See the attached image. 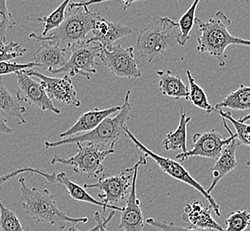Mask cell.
Masks as SVG:
<instances>
[{"label": "cell", "instance_id": "1", "mask_svg": "<svg viewBox=\"0 0 250 231\" xmlns=\"http://www.w3.org/2000/svg\"><path fill=\"white\" fill-rule=\"evenodd\" d=\"M195 23L199 26L200 36L197 39V52L208 54L217 60L220 68L226 66L228 58L225 50L230 45H242L250 47V41L230 35L228 27L231 20L223 11H217L209 20L204 21L195 18Z\"/></svg>", "mask_w": 250, "mask_h": 231}, {"label": "cell", "instance_id": "2", "mask_svg": "<svg viewBox=\"0 0 250 231\" xmlns=\"http://www.w3.org/2000/svg\"><path fill=\"white\" fill-rule=\"evenodd\" d=\"M18 182L21 206L36 223H47L64 229L68 224L86 223L88 221L86 217H70L60 210L54 194L47 189L30 188L26 184L24 177H21Z\"/></svg>", "mask_w": 250, "mask_h": 231}, {"label": "cell", "instance_id": "3", "mask_svg": "<svg viewBox=\"0 0 250 231\" xmlns=\"http://www.w3.org/2000/svg\"><path fill=\"white\" fill-rule=\"evenodd\" d=\"M130 95L131 91H127L124 99V103L121 106V110L114 117H110V116H108L104 120L102 121L99 126L95 127L94 130L83 135L59 139L55 141H45L44 143L45 150L61 146L70 145L78 142L90 143L104 151L114 150L116 143L123 136H125V128L127 127L126 124L130 119L129 113L132 109L129 101Z\"/></svg>", "mask_w": 250, "mask_h": 231}, {"label": "cell", "instance_id": "4", "mask_svg": "<svg viewBox=\"0 0 250 231\" xmlns=\"http://www.w3.org/2000/svg\"><path fill=\"white\" fill-rule=\"evenodd\" d=\"M96 14L89 10L87 6H76L73 2H70L65 18L58 28L52 30L45 37L32 32L29 38L39 42L49 41L65 50H70L88 39L87 35L93 30Z\"/></svg>", "mask_w": 250, "mask_h": 231}, {"label": "cell", "instance_id": "5", "mask_svg": "<svg viewBox=\"0 0 250 231\" xmlns=\"http://www.w3.org/2000/svg\"><path fill=\"white\" fill-rule=\"evenodd\" d=\"M180 30L178 22L168 17H153L149 25L137 37L136 48L149 63L178 45Z\"/></svg>", "mask_w": 250, "mask_h": 231}, {"label": "cell", "instance_id": "6", "mask_svg": "<svg viewBox=\"0 0 250 231\" xmlns=\"http://www.w3.org/2000/svg\"><path fill=\"white\" fill-rule=\"evenodd\" d=\"M125 136L128 139H130V141L135 144V148L140 151V153L144 154L147 157H150L159 166L160 170L165 173L166 174L170 176L176 181L189 185L198 191L206 200L209 203V206L212 208V211L215 212V215L217 217L221 216L220 206L216 203L215 198L208 193L207 189L202 186L199 181H196L194 178H192L190 173L185 169V166L175 160L165 156H160L147 149L142 142L135 138V135L128 129V127L125 128Z\"/></svg>", "mask_w": 250, "mask_h": 231}, {"label": "cell", "instance_id": "7", "mask_svg": "<svg viewBox=\"0 0 250 231\" xmlns=\"http://www.w3.org/2000/svg\"><path fill=\"white\" fill-rule=\"evenodd\" d=\"M77 153L70 158H62L55 155L51 160V165L61 164L71 166L76 173H84L88 178H97L104 171V161L109 155L113 154L114 150H101L90 143H76Z\"/></svg>", "mask_w": 250, "mask_h": 231}, {"label": "cell", "instance_id": "8", "mask_svg": "<svg viewBox=\"0 0 250 231\" xmlns=\"http://www.w3.org/2000/svg\"><path fill=\"white\" fill-rule=\"evenodd\" d=\"M102 48L103 46L99 43H88L87 40L72 47L70 49L71 56L70 59L53 74L58 75L65 73L70 77L80 75L85 77L86 80H90L91 75L97 72V67L99 66L97 58L100 57Z\"/></svg>", "mask_w": 250, "mask_h": 231}, {"label": "cell", "instance_id": "9", "mask_svg": "<svg viewBox=\"0 0 250 231\" xmlns=\"http://www.w3.org/2000/svg\"><path fill=\"white\" fill-rule=\"evenodd\" d=\"M99 59L106 69L117 77L135 79L143 76L133 46L125 48L122 45H115L110 49L103 47Z\"/></svg>", "mask_w": 250, "mask_h": 231}, {"label": "cell", "instance_id": "10", "mask_svg": "<svg viewBox=\"0 0 250 231\" xmlns=\"http://www.w3.org/2000/svg\"><path fill=\"white\" fill-rule=\"evenodd\" d=\"M223 125L225 126V130L229 133V137L225 139L219 132L215 129H211L205 133H195L192 136L193 147L190 151H187L185 153H181L176 155V159H181V161L187 160L190 157L199 156V157H205L212 160H216L218 156H220L221 152L223 151L224 147L228 144L234 137L235 134L230 131V127L227 125L226 120L222 117Z\"/></svg>", "mask_w": 250, "mask_h": 231}, {"label": "cell", "instance_id": "11", "mask_svg": "<svg viewBox=\"0 0 250 231\" xmlns=\"http://www.w3.org/2000/svg\"><path fill=\"white\" fill-rule=\"evenodd\" d=\"M135 166L126 168L116 175L104 174L95 183H85L84 189H98L103 191L98 197L106 205L118 206L121 200L127 197L130 192Z\"/></svg>", "mask_w": 250, "mask_h": 231}, {"label": "cell", "instance_id": "12", "mask_svg": "<svg viewBox=\"0 0 250 231\" xmlns=\"http://www.w3.org/2000/svg\"><path fill=\"white\" fill-rule=\"evenodd\" d=\"M15 76L18 87L15 96L17 101H24L40 111H50L55 115H60V110L55 107L40 82L33 80L26 74L25 71H19Z\"/></svg>", "mask_w": 250, "mask_h": 231}, {"label": "cell", "instance_id": "13", "mask_svg": "<svg viewBox=\"0 0 250 231\" xmlns=\"http://www.w3.org/2000/svg\"><path fill=\"white\" fill-rule=\"evenodd\" d=\"M146 159L147 156L141 153L139 160L135 165L130 192L126 198L125 206L123 207L120 215L119 228L124 231H142L145 227V220L141 209V201L136 195V181L138 169L140 166L146 165Z\"/></svg>", "mask_w": 250, "mask_h": 231}, {"label": "cell", "instance_id": "14", "mask_svg": "<svg viewBox=\"0 0 250 231\" xmlns=\"http://www.w3.org/2000/svg\"><path fill=\"white\" fill-rule=\"evenodd\" d=\"M25 72L27 75L40 79L41 85L44 86L47 96H49L52 101L55 100L61 103L74 106L77 108L81 105V102L77 98L75 87L69 76L64 75L62 77H52L31 70L25 71Z\"/></svg>", "mask_w": 250, "mask_h": 231}, {"label": "cell", "instance_id": "15", "mask_svg": "<svg viewBox=\"0 0 250 231\" xmlns=\"http://www.w3.org/2000/svg\"><path fill=\"white\" fill-rule=\"evenodd\" d=\"M92 32L94 36L87 39L88 43L96 42L99 43L104 48L110 49L116 41L131 35L133 33V30L130 27L120 22L106 20L105 18L102 17L100 13H97Z\"/></svg>", "mask_w": 250, "mask_h": 231}, {"label": "cell", "instance_id": "16", "mask_svg": "<svg viewBox=\"0 0 250 231\" xmlns=\"http://www.w3.org/2000/svg\"><path fill=\"white\" fill-rule=\"evenodd\" d=\"M182 220L190 223V227L199 230L225 231V229L212 216L210 206H204L200 200H193L185 207Z\"/></svg>", "mask_w": 250, "mask_h": 231}, {"label": "cell", "instance_id": "17", "mask_svg": "<svg viewBox=\"0 0 250 231\" xmlns=\"http://www.w3.org/2000/svg\"><path fill=\"white\" fill-rule=\"evenodd\" d=\"M240 142L237 140L236 135L231 141L224 147L223 151L221 152L220 156L215 160V164L212 167V174L213 180L211 182L210 186L207 190L208 193L210 194L214 191L215 187L220 182L225 176L230 172L233 171L238 166V162L236 158V152L240 148Z\"/></svg>", "mask_w": 250, "mask_h": 231}, {"label": "cell", "instance_id": "18", "mask_svg": "<svg viewBox=\"0 0 250 231\" xmlns=\"http://www.w3.org/2000/svg\"><path fill=\"white\" fill-rule=\"evenodd\" d=\"M120 110H121V106H114L104 110H99L97 108L92 109L90 111L85 112L80 116L78 121L70 127V129H68L65 132H62L59 135V138L60 139L68 138L71 136L83 135L94 130L95 127L99 126L102 121L104 120L108 116H111V114L119 112Z\"/></svg>", "mask_w": 250, "mask_h": 231}, {"label": "cell", "instance_id": "19", "mask_svg": "<svg viewBox=\"0 0 250 231\" xmlns=\"http://www.w3.org/2000/svg\"><path fill=\"white\" fill-rule=\"evenodd\" d=\"M40 46L33 56V62L43 71L54 73L66 63V51L49 41H40Z\"/></svg>", "mask_w": 250, "mask_h": 231}, {"label": "cell", "instance_id": "20", "mask_svg": "<svg viewBox=\"0 0 250 231\" xmlns=\"http://www.w3.org/2000/svg\"><path fill=\"white\" fill-rule=\"evenodd\" d=\"M159 77V88L164 96L173 98L175 100L185 99L189 101V87L179 76L174 75L172 71H157Z\"/></svg>", "mask_w": 250, "mask_h": 231}, {"label": "cell", "instance_id": "21", "mask_svg": "<svg viewBox=\"0 0 250 231\" xmlns=\"http://www.w3.org/2000/svg\"><path fill=\"white\" fill-rule=\"evenodd\" d=\"M55 182L65 187L70 197L76 201L84 202V203L91 204V205H94V206H100L104 209V212H105L106 209H110L112 211L120 212L123 210V207L110 206V205H106L102 201H98L97 199L94 198L93 196H91L90 194H88L86 192L85 189H84V187L80 186L79 184L70 181L69 177L67 176L64 172H61L59 173H55Z\"/></svg>", "mask_w": 250, "mask_h": 231}, {"label": "cell", "instance_id": "22", "mask_svg": "<svg viewBox=\"0 0 250 231\" xmlns=\"http://www.w3.org/2000/svg\"><path fill=\"white\" fill-rule=\"evenodd\" d=\"M180 121L175 131L168 133L162 141L163 149L166 151H182L185 153L187 150V126L191 120L190 116L185 113L184 107L180 108Z\"/></svg>", "mask_w": 250, "mask_h": 231}, {"label": "cell", "instance_id": "23", "mask_svg": "<svg viewBox=\"0 0 250 231\" xmlns=\"http://www.w3.org/2000/svg\"><path fill=\"white\" fill-rule=\"evenodd\" d=\"M215 110L229 109L234 111H249L250 110V86L244 85L231 92L228 96L214 106Z\"/></svg>", "mask_w": 250, "mask_h": 231}, {"label": "cell", "instance_id": "24", "mask_svg": "<svg viewBox=\"0 0 250 231\" xmlns=\"http://www.w3.org/2000/svg\"><path fill=\"white\" fill-rule=\"evenodd\" d=\"M0 111L4 112L11 117L18 119V125L25 124L23 114L26 113L24 106L21 105L19 101L6 89L3 78L0 77Z\"/></svg>", "mask_w": 250, "mask_h": 231}, {"label": "cell", "instance_id": "25", "mask_svg": "<svg viewBox=\"0 0 250 231\" xmlns=\"http://www.w3.org/2000/svg\"><path fill=\"white\" fill-rule=\"evenodd\" d=\"M186 75L189 82V101L201 111H205L206 115H209L214 111L215 108L211 105L205 91L197 84L190 71H186Z\"/></svg>", "mask_w": 250, "mask_h": 231}, {"label": "cell", "instance_id": "26", "mask_svg": "<svg viewBox=\"0 0 250 231\" xmlns=\"http://www.w3.org/2000/svg\"><path fill=\"white\" fill-rule=\"evenodd\" d=\"M70 2L71 0H64L53 13H51L50 15L42 18H35V19L32 18L28 20L43 23L44 30L40 36L45 37L47 34H49L52 30L58 28L61 23L63 21L65 18L66 12Z\"/></svg>", "mask_w": 250, "mask_h": 231}, {"label": "cell", "instance_id": "27", "mask_svg": "<svg viewBox=\"0 0 250 231\" xmlns=\"http://www.w3.org/2000/svg\"><path fill=\"white\" fill-rule=\"evenodd\" d=\"M200 0H194L188 8V10L182 15V17L178 20V25L180 30V38L178 40V45L180 46H185L190 39V31L194 26L196 10L198 5L200 4Z\"/></svg>", "mask_w": 250, "mask_h": 231}, {"label": "cell", "instance_id": "28", "mask_svg": "<svg viewBox=\"0 0 250 231\" xmlns=\"http://www.w3.org/2000/svg\"><path fill=\"white\" fill-rule=\"evenodd\" d=\"M214 111L218 113L225 120L230 121L232 124L235 128L236 138L240 141L241 145L250 147V125L235 119L230 111H224L222 110H214Z\"/></svg>", "mask_w": 250, "mask_h": 231}, {"label": "cell", "instance_id": "29", "mask_svg": "<svg viewBox=\"0 0 250 231\" xmlns=\"http://www.w3.org/2000/svg\"><path fill=\"white\" fill-rule=\"evenodd\" d=\"M225 231H245L250 226V212L247 210L231 212L225 220Z\"/></svg>", "mask_w": 250, "mask_h": 231}, {"label": "cell", "instance_id": "30", "mask_svg": "<svg viewBox=\"0 0 250 231\" xmlns=\"http://www.w3.org/2000/svg\"><path fill=\"white\" fill-rule=\"evenodd\" d=\"M0 231H24L19 218L14 211L3 205L0 199Z\"/></svg>", "mask_w": 250, "mask_h": 231}, {"label": "cell", "instance_id": "31", "mask_svg": "<svg viewBox=\"0 0 250 231\" xmlns=\"http://www.w3.org/2000/svg\"><path fill=\"white\" fill-rule=\"evenodd\" d=\"M15 25L16 22L7 7L6 0H0V43H5L6 36Z\"/></svg>", "mask_w": 250, "mask_h": 231}, {"label": "cell", "instance_id": "32", "mask_svg": "<svg viewBox=\"0 0 250 231\" xmlns=\"http://www.w3.org/2000/svg\"><path fill=\"white\" fill-rule=\"evenodd\" d=\"M23 173H33V174H38L41 177H43L46 181L50 183H56L55 182V173H48L45 172L41 171L40 169H35V168H31V167H24V168H20V169H16L14 171L10 172L6 174L0 176V187L2 186L6 181H9L11 179H13L15 176L18 174H23Z\"/></svg>", "mask_w": 250, "mask_h": 231}, {"label": "cell", "instance_id": "33", "mask_svg": "<svg viewBox=\"0 0 250 231\" xmlns=\"http://www.w3.org/2000/svg\"><path fill=\"white\" fill-rule=\"evenodd\" d=\"M27 49L22 48L20 44L11 42L9 44L0 43V62L15 60L24 56Z\"/></svg>", "mask_w": 250, "mask_h": 231}, {"label": "cell", "instance_id": "34", "mask_svg": "<svg viewBox=\"0 0 250 231\" xmlns=\"http://www.w3.org/2000/svg\"><path fill=\"white\" fill-rule=\"evenodd\" d=\"M146 223L149 226L153 227L162 231H202L195 228H185V227L177 226L173 222H167V221H160L154 220L153 218H148L146 220Z\"/></svg>", "mask_w": 250, "mask_h": 231}, {"label": "cell", "instance_id": "35", "mask_svg": "<svg viewBox=\"0 0 250 231\" xmlns=\"http://www.w3.org/2000/svg\"><path fill=\"white\" fill-rule=\"evenodd\" d=\"M38 67V65L32 62L25 63V64H20L16 62H9V61H3L0 62V76L8 75L12 73H17L19 71L30 70L31 68Z\"/></svg>", "mask_w": 250, "mask_h": 231}, {"label": "cell", "instance_id": "36", "mask_svg": "<svg viewBox=\"0 0 250 231\" xmlns=\"http://www.w3.org/2000/svg\"><path fill=\"white\" fill-rule=\"evenodd\" d=\"M108 1H113V0H87V1H84V2H78V3H73V5L76 6H89L91 5H95V4H101L104 2H108ZM124 3V6H123V11L125 12L127 10V8H129L131 5L137 2H145L147 0H120Z\"/></svg>", "mask_w": 250, "mask_h": 231}, {"label": "cell", "instance_id": "37", "mask_svg": "<svg viewBox=\"0 0 250 231\" xmlns=\"http://www.w3.org/2000/svg\"><path fill=\"white\" fill-rule=\"evenodd\" d=\"M114 215H115V211H111L110 212V214L108 215V217L106 218L105 220H103L102 217H101L100 212H95V221H99V223H100L99 231H107V229H106V227L108 225V223L112 220V218H113Z\"/></svg>", "mask_w": 250, "mask_h": 231}, {"label": "cell", "instance_id": "38", "mask_svg": "<svg viewBox=\"0 0 250 231\" xmlns=\"http://www.w3.org/2000/svg\"><path fill=\"white\" fill-rule=\"evenodd\" d=\"M0 134H4V135L13 134V129L8 126L7 120L1 114H0Z\"/></svg>", "mask_w": 250, "mask_h": 231}, {"label": "cell", "instance_id": "39", "mask_svg": "<svg viewBox=\"0 0 250 231\" xmlns=\"http://www.w3.org/2000/svg\"><path fill=\"white\" fill-rule=\"evenodd\" d=\"M96 221V225H95L94 228H92L90 230H88V231H99V229H100V223H99V221ZM64 231V229H59V231ZM67 231H79V230H76L75 228H70Z\"/></svg>", "mask_w": 250, "mask_h": 231}, {"label": "cell", "instance_id": "40", "mask_svg": "<svg viewBox=\"0 0 250 231\" xmlns=\"http://www.w3.org/2000/svg\"><path fill=\"white\" fill-rule=\"evenodd\" d=\"M250 119V114H248V115H246L245 116H243V117H241L240 118L239 120L240 122H243V123H245L246 121H249Z\"/></svg>", "mask_w": 250, "mask_h": 231}, {"label": "cell", "instance_id": "41", "mask_svg": "<svg viewBox=\"0 0 250 231\" xmlns=\"http://www.w3.org/2000/svg\"><path fill=\"white\" fill-rule=\"evenodd\" d=\"M247 166H248V167H249V169H250V160L248 161V162H247Z\"/></svg>", "mask_w": 250, "mask_h": 231}, {"label": "cell", "instance_id": "42", "mask_svg": "<svg viewBox=\"0 0 250 231\" xmlns=\"http://www.w3.org/2000/svg\"></svg>", "mask_w": 250, "mask_h": 231}]
</instances>
